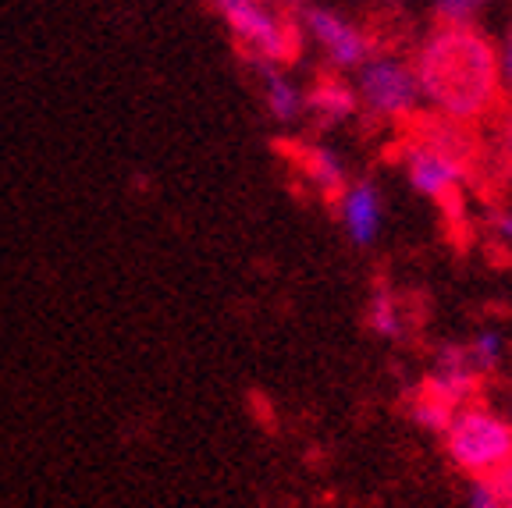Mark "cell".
I'll return each instance as SVG.
<instances>
[{
  "instance_id": "1",
  "label": "cell",
  "mask_w": 512,
  "mask_h": 508,
  "mask_svg": "<svg viewBox=\"0 0 512 508\" xmlns=\"http://www.w3.org/2000/svg\"><path fill=\"white\" fill-rule=\"evenodd\" d=\"M413 75L416 89L448 118H498V111L509 104L502 89V57L473 22L434 25L413 57Z\"/></svg>"
},
{
  "instance_id": "2",
  "label": "cell",
  "mask_w": 512,
  "mask_h": 508,
  "mask_svg": "<svg viewBox=\"0 0 512 508\" xmlns=\"http://www.w3.org/2000/svg\"><path fill=\"white\" fill-rule=\"evenodd\" d=\"M214 8L232 29L239 54L264 64V72H271L274 64H292L303 54V32L296 29V22L267 11L260 0H214Z\"/></svg>"
},
{
  "instance_id": "3",
  "label": "cell",
  "mask_w": 512,
  "mask_h": 508,
  "mask_svg": "<svg viewBox=\"0 0 512 508\" xmlns=\"http://www.w3.org/2000/svg\"><path fill=\"white\" fill-rule=\"evenodd\" d=\"M448 459L463 469L466 477L484 480L512 462V423L498 420L480 405H463L445 430Z\"/></svg>"
},
{
  "instance_id": "4",
  "label": "cell",
  "mask_w": 512,
  "mask_h": 508,
  "mask_svg": "<svg viewBox=\"0 0 512 508\" xmlns=\"http://www.w3.org/2000/svg\"><path fill=\"white\" fill-rule=\"evenodd\" d=\"M416 75L399 57H377L360 72V96L374 118L402 121L416 107Z\"/></svg>"
},
{
  "instance_id": "5",
  "label": "cell",
  "mask_w": 512,
  "mask_h": 508,
  "mask_svg": "<svg viewBox=\"0 0 512 508\" xmlns=\"http://www.w3.org/2000/svg\"><path fill=\"white\" fill-rule=\"evenodd\" d=\"M303 18H306V29L313 32V40L328 50L335 68H356V64H363L367 57H374V36H367L363 29L345 22L335 11L310 8Z\"/></svg>"
},
{
  "instance_id": "6",
  "label": "cell",
  "mask_w": 512,
  "mask_h": 508,
  "mask_svg": "<svg viewBox=\"0 0 512 508\" xmlns=\"http://www.w3.org/2000/svg\"><path fill=\"white\" fill-rule=\"evenodd\" d=\"M470 395H473L470 384L456 381V377H448L438 370V374L424 377V381L413 388V395H409V413H413V420L420 423V427L445 434L452 416L463 409Z\"/></svg>"
},
{
  "instance_id": "7",
  "label": "cell",
  "mask_w": 512,
  "mask_h": 508,
  "mask_svg": "<svg viewBox=\"0 0 512 508\" xmlns=\"http://www.w3.org/2000/svg\"><path fill=\"white\" fill-rule=\"evenodd\" d=\"M274 146H278L281 157L292 164V171L303 175L306 182L313 185V192H320V199H328V203H342L345 175H342V164H338L328 150L292 143V139H288V143H274Z\"/></svg>"
},
{
  "instance_id": "8",
  "label": "cell",
  "mask_w": 512,
  "mask_h": 508,
  "mask_svg": "<svg viewBox=\"0 0 512 508\" xmlns=\"http://www.w3.org/2000/svg\"><path fill=\"white\" fill-rule=\"evenodd\" d=\"M306 107H310V114H317L324 125H331V121L352 118V111H356V93H352V86L342 75L320 72L317 79H313V89L306 93Z\"/></svg>"
},
{
  "instance_id": "9",
  "label": "cell",
  "mask_w": 512,
  "mask_h": 508,
  "mask_svg": "<svg viewBox=\"0 0 512 508\" xmlns=\"http://www.w3.org/2000/svg\"><path fill=\"white\" fill-rule=\"evenodd\" d=\"M342 217H345V228H349L352 242L370 246L377 235V224H381V199H377L374 185L370 182L352 185L342 196Z\"/></svg>"
},
{
  "instance_id": "10",
  "label": "cell",
  "mask_w": 512,
  "mask_h": 508,
  "mask_svg": "<svg viewBox=\"0 0 512 508\" xmlns=\"http://www.w3.org/2000/svg\"><path fill=\"white\" fill-rule=\"evenodd\" d=\"M264 100H267V111H271L278 121H296L299 111L306 107V100L299 96V89L288 86V82L281 79V75H274V72H267V93H264Z\"/></svg>"
},
{
  "instance_id": "11",
  "label": "cell",
  "mask_w": 512,
  "mask_h": 508,
  "mask_svg": "<svg viewBox=\"0 0 512 508\" xmlns=\"http://www.w3.org/2000/svg\"><path fill=\"white\" fill-rule=\"evenodd\" d=\"M370 327H374L377 334H384V338H395V334L402 331L399 306H395L388 288H381V292L374 295V302H370Z\"/></svg>"
},
{
  "instance_id": "12",
  "label": "cell",
  "mask_w": 512,
  "mask_h": 508,
  "mask_svg": "<svg viewBox=\"0 0 512 508\" xmlns=\"http://www.w3.org/2000/svg\"><path fill=\"white\" fill-rule=\"evenodd\" d=\"M480 4H484V0H438V22H445V25L473 22Z\"/></svg>"
},
{
  "instance_id": "13",
  "label": "cell",
  "mask_w": 512,
  "mask_h": 508,
  "mask_svg": "<svg viewBox=\"0 0 512 508\" xmlns=\"http://www.w3.org/2000/svg\"><path fill=\"white\" fill-rule=\"evenodd\" d=\"M495 153H498V167L512 175V104H505L502 111H498V143H495Z\"/></svg>"
},
{
  "instance_id": "14",
  "label": "cell",
  "mask_w": 512,
  "mask_h": 508,
  "mask_svg": "<svg viewBox=\"0 0 512 508\" xmlns=\"http://www.w3.org/2000/svg\"><path fill=\"white\" fill-rule=\"evenodd\" d=\"M473 508H509V498L498 491V484L491 477L473 480V494H470Z\"/></svg>"
},
{
  "instance_id": "15",
  "label": "cell",
  "mask_w": 512,
  "mask_h": 508,
  "mask_svg": "<svg viewBox=\"0 0 512 508\" xmlns=\"http://www.w3.org/2000/svg\"><path fill=\"white\" fill-rule=\"evenodd\" d=\"M491 480H495V484H498V491H502L505 498L512 501V462H509V466H502V469H498V473H495V477H491Z\"/></svg>"
},
{
  "instance_id": "16",
  "label": "cell",
  "mask_w": 512,
  "mask_h": 508,
  "mask_svg": "<svg viewBox=\"0 0 512 508\" xmlns=\"http://www.w3.org/2000/svg\"><path fill=\"white\" fill-rule=\"evenodd\" d=\"M502 72L512 86V29H509V40H505V57H502Z\"/></svg>"
},
{
  "instance_id": "17",
  "label": "cell",
  "mask_w": 512,
  "mask_h": 508,
  "mask_svg": "<svg viewBox=\"0 0 512 508\" xmlns=\"http://www.w3.org/2000/svg\"><path fill=\"white\" fill-rule=\"evenodd\" d=\"M509 508H512V501H509Z\"/></svg>"
}]
</instances>
